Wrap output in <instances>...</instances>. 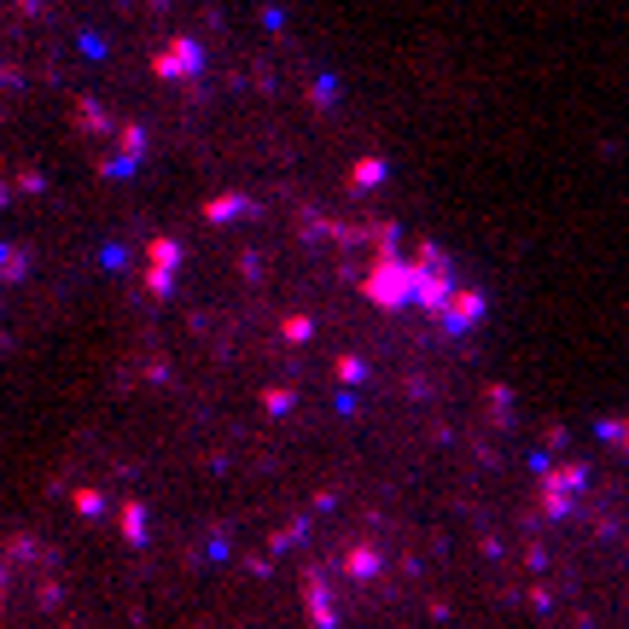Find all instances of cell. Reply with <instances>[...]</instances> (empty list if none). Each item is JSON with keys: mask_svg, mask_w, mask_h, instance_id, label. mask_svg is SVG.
Masks as SVG:
<instances>
[{"mask_svg": "<svg viewBox=\"0 0 629 629\" xmlns=\"http://www.w3.org/2000/svg\"><path fill=\"white\" fill-rule=\"evenodd\" d=\"M362 292H367L373 303H385V309H397V303H414V298H420V268L402 263V257H379Z\"/></svg>", "mask_w": 629, "mask_h": 629, "instance_id": "6da1fadb", "label": "cell"}, {"mask_svg": "<svg viewBox=\"0 0 629 629\" xmlns=\"http://www.w3.org/2000/svg\"><path fill=\"white\" fill-rule=\"evenodd\" d=\"M490 303L478 298V292H455V298L443 303V327L449 332H466V327H478V315H484Z\"/></svg>", "mask_w": 629, "mask_h": 629, "instance_id": "7a4b0ae2", "label": "cell"}, {"mask_svg": "<svg viewBox=\"0 0 629 629\" xmlns=\"http://www.w3.org/2000/svg\"><path fill=\"white\" fill-rule=\"evenodd\" d=\"M175 263H181L175 239H158V245H152V292H169V286H175Z\"/></svg>", "mask_w": 629, "mask_h": 629, "instance_id": "3957f363", "label": "cell"}, {"mask_svg": "<svg viewBox=\"0 0 629 629\" xmlns=\"http://www.w3.org/2000/svg\"><path fill=\"white\" fill-rule=\"evenodd\" d=\"M187 65H199V47H193V41H181L169 59H158V70H164V76H175V70H187Z\"/></svg>", "mask_w": 629, "mask_h": 629, "instance_id": "277c9868", "label": "cell"}, {"mask_svg": "<svg viewBox=\"0 0 629 629\" xmlns=\"http://www.w3.org/2000/svg\"><path fill=\"white\" fill-rule=\"evenodd\" d=\"M373 181H379V164H373V158H367V164H356V187H373Z\"/></svg>", "mask_w": 629, "mask_h": 629, "instance_id": "5b68a950", "label": "cell"}]
</instances>
